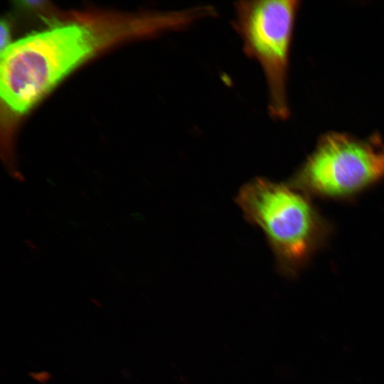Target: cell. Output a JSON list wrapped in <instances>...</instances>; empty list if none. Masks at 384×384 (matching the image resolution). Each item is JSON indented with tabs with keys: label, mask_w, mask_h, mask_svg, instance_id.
Returning a JSON list of instances; mask_svg holds the SVG:
<instances>
[{
	"label": "cell",
	"mask_w": 384,
	"mask_h": 384,
	"mask_svg": "<svg viewBox=\"0 0 384 384\" xmlns=\"http://www.w3.org/2000/svg\"><path fill=\"white\" fill-rule=\"evenodd\" d=\"M235 201L245 219L264 233L279 271L289 277L307 265L332 233L310 196L289 182L255 178L240 188Z\"/></svg>",
	"instance_id": "1"
},
{
	"label": "cell",
	"mask_w": 384,
	"mask_h": 384,
	"mask_svg": "<svg viewBox=\"0 0 384 384\" xmlns=\"http://www.w3.org/2000/svg\"><path fill=\"white\" fill-rule=\"evenodd\" d=\"M97 38L70 23L29 35L1 53V96L12 110L26 111L95 50Z\"/></svg>",
	"instance_id": "2"
},
{
	"label": "cell",
	"mask_w": 384,
	"mask_h": 384,
	"mask_svg": "<svg viewBox=\"0 0 384 384\" xmlns=\"http://www.w3.org/2000/svg\"><path fill=\"white\" fill-rule=\"evenodd\" d=\"M233 26L244 53L260 65L266 81L268 111L276 119L289 115L287 75L298 1L252 0L235 3Z\"/></svg>",
	"instance_id": "3"
},
{
	"label": "cell",
	"mask_w": 384,
	"mask_h": 384,
	"mask_svg": "<svg viewBox=\"0 0 384 384\" xmlns=\"http://www.w3.org/2000/svg\"><path fill=\"white\" fill-rule=\"evenodd\" d=\"M383 178V145L331 132L320 139L289 183L309 196L347 200Z\"/></svg>",
	"instance_id": "4"
},
{
	"label": "cell",
	"mask_w": 384,
	"mask_h": 384,
	"mask_svg": "<svg viewBox=\"0 0 384 384\" xmlns=\"http://www.w3.org/2000/svg\"><path fill=\"white\" fill-rule=\"evenodd\" d=\"M10 31L7 23L1 22L0 26V49L3 53L10 46Z\"/></svg>",
	"instance_id": "5"
}]
</instances>
